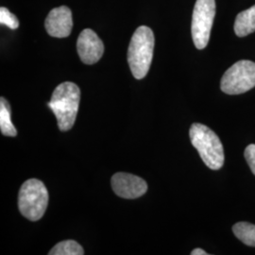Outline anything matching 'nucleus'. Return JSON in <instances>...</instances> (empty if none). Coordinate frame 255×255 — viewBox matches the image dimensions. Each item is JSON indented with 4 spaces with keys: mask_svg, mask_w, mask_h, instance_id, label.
Masks as SVG:
<instances>
[{
    "mask_svg": "<svg viewBox=\"0 0 255 255\" xmlns=\"http://www.w3.org/2000/svg\"><path fill=\"white\" fill-rule=\"evenodd\" d=\"M81 101V90L73 82H65L55 88L51 100L47 103L57 119L62 131L69 130L77 119Z\"/></svg>",
    "mask_w": 255,
    "mask_h": 255,
    "instance_id": "obj_1",
    "label": "nucleus"
},
{
    "mask_svg": "<svg viewBox=\"0 0 255 255\" xmlns=\"http://www.w3.org/2000/svg\"><path fill=\"white\" fill-rule=\"evenodd\" d=\"M155 39L150 27H138L131 37L128 49V63L133 77L142 80L146 76L152 62Z\"/></svg>",
    "mask_w": 255,
    "mask_h": 255,
    "instance_id": "obj_2",
    "label": "nucleus"
},
{
    "mask_svg": "<svg viewBox=\"0 0 255 255\" xmlns=\"http://www.w3.org/2000/svg\"><path fill=\"white\" fill-rule=\"evenodd\" d=\"M192 145L210 169L219 170L224 164V149L219 136L207 126L194 123L189 130Z\"/></svg>",
    "mask_w": 255,
    "mask_h": 255,
    "instance_id": "obj_3",
    "label": "nucleus"
},
{
    "mask_svg": "<svg viewBox=\"0 0 255 255\" xmlns=\"http://www.w3.org/2000/svg\"><path fill=\"white\" fill-rule=\"evenodd\" d=\"M48 204V192L44 182L29 179L24 182L18 195L20 213L30 221L42 219Z\"/></svg>",
    "mask_w": 255,
    "mask_h": 255,
    "instance_id": "obj_4",
    "label": "nucleus"
},
{
    "mask_svg": "<svg viewBox=\"0 0 255 255\" xmlns=\"http://www.w3.org/2000/svg\"><path fill=\"white\" fill-rule=\"evenodd\" d=\"M255 87V63L242 60L224 73L220 88L227 95H240Z\"/></svg>",
    "mask_w": 255,
    "mask_h": 255,
    "instance_id": "obj_5",
    "label": "nucleus"
},
{
    "mask_svg": "<svg viewBox=\"0 0 255 255\" xmlns=\"http://www.w3.org/2000/svg\"><path fill=\"white\" fill-rule=\"evenodd\" d=\"M216 15L215 0H197L192 16L191 32L193 42L198 49L208 45Z\"/></svg>",
    "mask_w": 255,
    "mask_h": 255,
    "instance_id": "obj_6",
    "label": "nucleus"
},
{
    "mask_svg": "<svg viewBox=\"0 0 255 255\" xmlns=\"http://www.w3.org/2000/svg\"><path fill=\"white\" fill-rule=\"evenodd\" d=\"M111 182L114 192L123 199H137L142 197L147 191L146 181L132 174L116 173L112 177Z\"/></svg>",
    "mask_w": 255,
    "mask_h": 255,
    "instance_id": "obj_7",
    "label": "nucleus"
},
{
    "mask_svg": "<svg viewBox=\"0 0 255 255\" xmlns=\"http://www.w3.org/2000/svg\"><path fill=\"white\" fill-rule=\"evenodd\" d=\"M77 49L82 63L94 64L101 60L104 53V45L94 30L85 28L78 38Z\"/></svg>",
    "mask_w": 255,
    "mask_h": 255,
    "instance_id": "obj_8",
    "label": "nucleus"
},
{
    "mask_svg": "<svg viewBox=\"0 0 255 255\" xmlns=\"http://www.w3.org/2000/svg\"><path fill=\"white\" fill-rule=\"evenodd\" d=\"M45 27L50 36L55 38L69 36L73 27L71 10L66 6L54 8L48 13L45 21Z\"/></svg>",
    "mask_w": 255,
    "mask_h": 255,
    "instance_id": "obj_9",
    "label": "nucleus"
},
{
    "mask_svg": "<svg viewBox=\"0 0 255 255\" xmlns=\"http://www.w3.org/2000/svg\"><path fill=\"white\" fill-rule=\"evenodd\" d=\"M235 32L238 37H245L255 31V5L237 14Z\"/></svg>",
    "mask_w": 255,
    "mask_h": 255,
    "instance_id": "obj_10",
    "label": "nucleus"
},
{
    "mask_svg": "<svg viewBox=\"0 0 255 255\" xmlns=\"http://www.w3.org/2000/svg\"><path fill=\"white\" fill-rule=\"evenodd\" d=\"M10 107L8 101L4 98L0 99V129L1 133L5 136L14 137L17 134V130L13 126L10 119Z\"/></svg>",
    "mask_w": 255,
    "mask_h": 255,
    "instance_id": "obj_11",
    "label": "nucleus"
},
{
    "mask_svg": "<svg viewBox=\"0 0 255 255\" xmlns=\"http://www.w3.org/2000/svg\"><path fill=\"white\" fill-rule=\"evenodd\" d=\"M233 232L245 245L255 247V225L249 222H238L234 225Z\"/></svg>",
    "mask_w": 255,
    "mask_h": 255,
    "instance_id": "obj_12",
    "label": "nucleus"
},
{
    "mask_svg": "<svg viewBox=\"0 0 255 255\" xmlns=\"http://www.w3.org/2000/svg\"><path fill=\"white\" fill-rule=\"evenodd\" d=\"M83 254L82 247L74 240L62 241L56 244L48 253L49 255H82Z\"/></svg>",
    "mask_w": 255,
    "mask_h": 255,
    "instance_id": "obj_13",
    "label": "nucleus"
},
{
    "mask_svg": "<svg viewBox=\"0 0 255 255\" xmlns=\"http://www.w3.org/2000/svg\"><path fill=\"white\" fill-rule=\"evenodd\" d=\"M0 23L1 25H5L10 29H16L19 27L17 17L5 7L0 8Z\"/></svg>",
    "mask_w": 255,
    "mask_h": 255,
    "instance_id": "obj_14",
    "label": "nucleus"
},
{
    "mask_svg": "<svg viewBox=\"0 0 255 255\" xmlns=\"http://www.w3.org/2000/svg\"><path fill=\"white\" fill-rule=\"evenodd\" d=\"M245 158L247 163L252 169V172L255 175V145L252 144L247 146L245 149Z\"/></svg>",
    "mask_w": 255,
    "mask_h": 255,
    "instance_id": "obj_15",
    "label": "nucleus"
},
{
    "mask_svg": "<svg viewBox=\"0 0 255 255\" xmlns=\"http://www.w3.org/2000/svg\"><path fill=\"white\" fill-rule=\"evenodd\" d=\"M192 255H207L208 254L206 252H204L203 250L201 249H195L193 250L191 253Z\"/></svg>",
    "mask_w": 255,
    "mask_h": 255,
    "instance_id": "obj_16",
    "label": "nucleus"
}]
</instances>
